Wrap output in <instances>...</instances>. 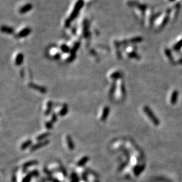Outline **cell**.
Listing matches in <instances>:
<instances>
[{
  "label": "cell",
  "instance_id": "obj_1",
  "mask_svg": "<svg viewBox=\"0 0 182 182\" xmlns=\"http://www.w3.org/2000/svg\"><path fill=\"white\" fill-rule=\"evenodd\" d=\"M168 20H169V11L168 12V11H167L161 13V15L154 21V28L157 30L161 29L164 27Z\"/></svg>",
  "mask_w": 182,
  "mask_h": 182
},
{
  "label": "cell",
  "instance_id": "obj_2",
  "mask_svg": "<svg viewBox=\"0 0 182 182\" xmlns=\"http://www.w3.org/2000/svg\"><path fill=\"white\" fill-rule=\"evenodd\" d=\"M146 16L144 17L145 18V24H146L147 27L150 26V24L151 23V20H153V17H154V11L153 9L151 8H147L146 10Z\"/></svg>",
  "mask_w": 182,
  "mask_h": 182
},
{
  "label": "cell",
  "instance_id": "obj_3",
  "mask_svg": "<svg viewBox=\"0 0 182 182\" xmlns=\"http://www.w3.org/2000/svg\"><path fill=\"white\" fill-rule=\"evenodd\" d=\"M49 143H50L49 140H44V141L38 142V143L35 144H33V146L30 147V151H36V150L40 149V148L44 147L47 146Z\"/></svg>",
  "mask_w": 182,
  "mask_h": 182
},
{
  "label": "cell",
  "instance_id": "obj_4",
  "mask_svg": "<svg viewBox=\"0 0 182 182\" xmlns=\"http://www.w3.org/2000/svg\"><path fill=\"white\" fill-rule=\"evenodd\" d=\"M144 112L146 113L147 115L148 118H149L151 120V121H152L153 123L154 124H156V126L158 124V121L157 118L156 116H154V115L153 114V113L152 112L150 111L149 108H148V107H147V106H145V107L144 108Z\"/></svg>",
  "mask_w": 182,
  "mask_h": 182
},
{
  "label": "cell",
  "instance_id": "obj_5",
  "mask_svg": "<svg viewBox=\"0 0 182 182\" xmlns=\"http://www.w3.org/2000/svg\"><path fill=\"white\" fill-rule=\"evenodd\" d=\"M28 86L30 88H32V89H34L36 91H39L40 92L42 93H46L47 92V89L44 86H40V85L35 84L34 83H30L28 84Z\"/></svg>",
  "mask_w": 182,
  "mask_h": 182
},
{
  "label": "cell",
  "instance_id": "obj_6",
  "mask_svg": "<svg viewBox=\"0 0 182 182\" xmlns=\"http://www.w3.org/2000/svg\"><path fill=\"white\" fill-rule=\"evenodd\" d=\"M173 48L174 50H178L182 47V33L175 39L172 44Z\"/></svg>",
  "mask_w": 182,
  "mask_h": 182
},
{
  "label": "cell",
  "instance_id": "obj_7",
  "mask_svg": "<svg viewBox=\"0 0 182 182\" xmlns=\"http://www.w3.org/2000/svg\"><path fill=\"white\" fill-rule=\"evenodd\" d=\"M109 113H110V108L107 106H105V107H104V108H103L102 114H101V121H106L107 118H108Z\"/></svg>",
  "mask_w": 182,
  "mask_h": 182
},
{
  "label": "cell",
  "instance_id": "obj_8",
  "mask_svg": "<svg viewBox=\"0 0 182 182\" xmlns=\"http://www.w3.org/2000/svg\"><path fill=\"white\" fill-rule=\"evenodd\" d=\"M53 108V101H48V102L47 103V108L45 111L44 115L46 116H49L50 114H51V112H52Z\"/></svg>",
  "mask_w": 182,
  "mask_h": 182
},
{
  "label": "cell",
  "instance_id": "obj_9",
  "mask_svg": "<svg viewBox=\"0 0 182 182\" xmlns=\"http://www.w3.org/2000/svg\"><path fill=\"white\" fill-rule=\"evenodd\" d=\"M66 141H67V146L68 147V149L71 151H73V150H74L75 148V146H74V142H73L72 138L71 137L69 136V135H67L66 136Z\"/></svg>",
  "mask_w": 182,
  "mask_h": 182
},
{
  "label": "cell",
  "instance_id": "obj_10",
  "mask_svg": "<svg viewBox=\"0 0 182 182\" xmlns=\"http://www.w3.org/2000/svg\"><path fill=\"white\" fill-rule=\"evenodd\" d=\"M51 136V133L50 132H45V133L41 134L36 137V141L39 142L46 140V138H47L48 137Z\"/></svg>",
  "mask_w": 182,
  "mask_h": 182
},
{
  "label": "cell",
  "instance_id": "obj_11",
  "mask_svg": "<svg viewBox=\"0 0 182 182\" xmlns=\"http://www.w3.org/2000/svg\"><path fill=\"white\" fill-rule=\"evenodd\" d=\"M68 112V105L66 104L63 105V107L61 108V109L60 110V111L58 112V115L60 116H64L65 115H66L67 114V113Z\"/></svg>",
  "mask_w": 182,
  "mask_h": 182
},
{
  "label": "cell",
  "instance_id": "obj_12",
  "mask_svg": "<svg viewBox=\"0 0 182 182\" xmlns=\"http://www.w3.org/2000/svg\"><path fill=\"white\" fill-rule=\"evenodd\" d=\"M32 144H33L32 140H30V139L27 140V141L24 142V143H23L21 145V147H20V148H21V150H26L27 148L32 146H33Z\"/></svg>",
  "mask_w": 182,
  "mask_h": 182
},
{
  "label": "cell",
  "instance_id": "obj_13",
  "mask_svg": "<svg viewBox=\"0 0 182 182\" xmlns=\"http://www.w3.org/2000/svg\"><path fill=\"white\" fill-rule=\"evenodd\" d=\"M23 60H24V56H23V54L21 53H18L16 57V60H15L16 65L17 66H20L23 63Z\"/></svg>",
  "mask_w": 182,
  "mask_h": 182
},
{
  "label": "cell",
  "instance_id": "obj_14",
  "mask_svg": "<svg viewBox=\"0 0 182 182\" xmlns=\"http://www.w3.org/2000/svg\"><path fill=\"white\" fill-rule=\"evenodd\" d=\"M88 160H89V158L87 156H84L83 157L80 159L79 161H78L77 163V166L79 167L83 166L84 164H86Z\"/></svg>",
  "mask_w": 182,
  "mask_h": 182
},
{
  "label": "cell",
  "instance_id": "obj_15",
  "mask_svg": "<svg viewBox=\"0 0 182 182\" xmlns=\"http://www.w3.org/2000/svg\"><path fill=\"white\" fill-rule=\"evenodd\" d=\"M38 163V161L37 160H30V161H27L26 163H25L24 164H23V167H24V168H27L28 167L34 166V165H36Z\"/></svg>",
  "mask_w": 182,
  "mask_h": 182
},
{
  "label": "cell",
  "instance_id": "obj_16",
  "mask_svg": "<svg viewBox=\"0 0 182 182\" xmlns=\"http://www.w3.org/2000/svg\"><path fill=\"white\" fill-rule=\"evenodd\" d=\"M121 77V74L120 72H115L110 75V78L114 81H116Z\"/></svg>",
  "mask_w": 182,
  "mask_h": 182
},
{
  "label": "cell",
  "instance_id": "obj_17",
  "mask_svg": "<svg viewBox=\"0 0 182 182\" xmlns=\"http://www.w3.org/2000/svg\"><path fill=\"white\" fill-rule=\"evenodd\" d=\"M116 87H117V84L116 82H114L111 85V87H110V91H109V95L110 96H112V95H114V93H115V91H116Z\"/></svg>",
  "mask_w": 182,
  "mask_h": 182
},
{
  "label": "cell",
  "instance_id": "obj_18",
  "mask_svg": "<svg viewBox=\"0 0 182 182\" xmlns=\"http://www.w3.org/2000/svg\"><path fill=\"white\" fill-rule=\"evenodd\" d=\"M177 98V92L176 91H173L172 95H171V103H176Z\"/></svg>",
  "mask_w": 182,
  "mask_h": 182
},
{
  "label": "cell",
  "instance_id": "obj_19",
  "mask_svg": "<svg viewBox=\"0 0 182 182\" xmlns=\"http://www.w3.org/2000/svg\"><path fill=\"white\" fill-rule=\"evenodd\" d=\"M45 127L48 130H51L53 128V123L51 121H47L45 123Z\"/></svg>",
  "mask_w": 182,
  "mask_h": 182
},
{
  "label": "cell",
  "instance_id": "obj_20",
  "mask_svg": "<svg viewBox=\"0 0 182 182\" xmlns=\"http://www.w3.org/2000/svg\"><path fill=\"white\" fill-rule=\"evenodd\" d=\"M58 120V115L56 113L53 112L51 115V121L52 122L53 124L56 123Z\"/></svg>",
  "mask_w": 182,
  "mask_h": 182
},
{
  "label": "cell",
  "instance_id": "obj_21",
  "mask_svg": "<svg viewBox=\"0 0 182 182\" xmlns=\"http://www.w3.org/2000/svg\"><path fill=\"white\" fill-rule=\"evenodd\" d=\"M61 50L64 53H68L70 51L69 47L67 46H66V45H62L61 46Z\"/></svg>",
  "mask_w": 182,
  "mask_h": 182
},
{
  "label": "cell",
  "instance_id": "obj_22",
  "mask_svg": "<svg viewBox=\"0 0 182 182\" xmlns=\"http://www.w3.org/2000/svg\"><path fill=\"white\" fill-rule=\"evenodd\" d=\"M30 8H31V6H30V5H27V6L24 7L21 10V13H26L28 10H29Z\"/></svg>",
  "mask_w": 182,
  "mask_h": 182
},
{
  "label": "cell",
  "instance_id": "obj_23",
  "mask_svg": "<svg viewBox=\"0 0 182 182\" xmlns=\"http://www.w3.org/2000/svg\"><path fill=\"white\" fill-rule=\"evenodd\" d=\"M120 89H121V92L122 93V95H124L125 93V88L124 85L123 83L121 84V88H120Z\"/></svg>",
  "mask_w": 182,
  "mask_h": 182
}]
</instances>
